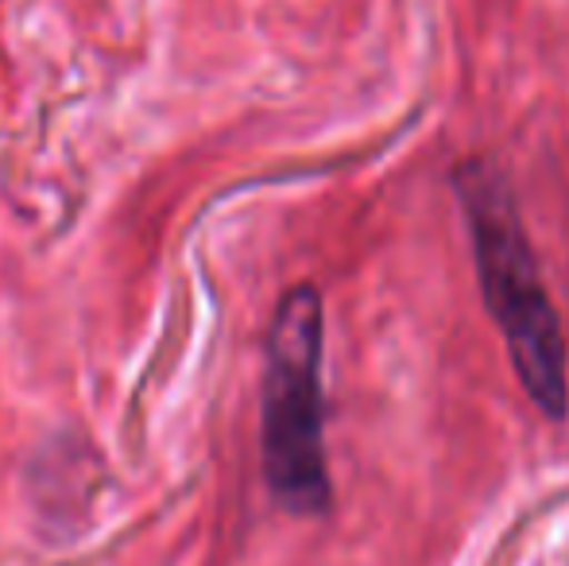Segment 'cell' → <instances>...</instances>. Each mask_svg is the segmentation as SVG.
I'll list each match as a JSON object with an SVG mask.
<instances>
[{"label": "cell", "instance_id": "2", "mask_svg": "<svg viewBox=\"0 0 569 566\" xmlns=\"http://www.w3.org/2000/svg\"><path fill=\"white\" fill-rule=\"evenodd\" d=\"M322 295L299 284L279 299L263 369V477L287 513L315 516L330 505L322 430Z\"/></svg>", "mask_w": 569, "mask_h": 566}, {"label": "cell", "instance_id": "1", "mask_svg": "<svg viewBox=\"0 0 569 566\" xmlns=\"http://www.w3.org/2000/svg\"><path fill=\"white\" fill-rule=\"evenodd\" d=\"M465 218H469L477 272L485 302L508 341L511 365L523 380L527 396L562 419L569 411V365L558 310L539 276V260L523 234V221L511 202L508 179L492 163H465L457 171Z\"/></svg>", "mask_w": 569, "mask_h": 566}]
</instances>
